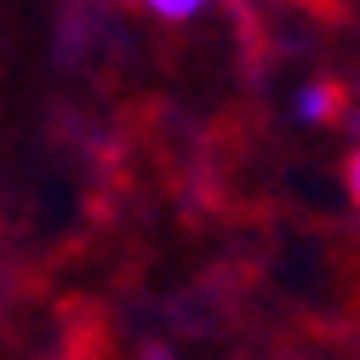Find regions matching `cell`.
Returning a JSON list of instances; mask_svg holds the SVG:
<instances>
[{
	"label": "cell",
	"mask_w": 360,
	"mask_h": 360,
	"mask_svg": "<svg viewBox=\"0 0 360 360\" xmlns=\"http://www.w3.org/2000/svg\"><path fill=\"white\" fill-rule=\"evenodd\" d=\"M338 109H343V92L326 86V80L297 86V98H292V115H297L303 126H326V120H338Z\"/></svg>",
	"instance_id": "1"
},
{
	"label": "cell",
	"mask_w": 360,
	"mask_h": 360,
	"mask_svg": "<svg viewBox=\"0 0 360 360\" xmlns=\"http://www.w3.org/2000/svg\"><path fill=\"white\" fill-rule=\"evenodd\" d=\"M349 195H354V206H360V149L349 155Z\"/></svg>",
	"instance_id": "3"
},
{
	"label": "cell",
	"mask_w": 360,
	"mask_h": 360,
	"mask_svg": "<svg viewBox=\"0 0 360 360\" xmlns=\"http://www.w3.org/2000/svg\"><path fill=\"white\" fill-rule=\"evenodd\" d=\"M143 12H155L160 23H195L200 12H212V0H138Z\"/></svg>",
	"instance_id": "2"
},
{
	"label": "cell",
	"mask_w": 360,
	"mask_h": 360,
	"mask_svg": "<svg viewBox=\"0 0 360 360\" xmlns=\"http://www.w3.org/2000/svg\"><path fill=\"white\" fill-rule=\"evenodd\" d=\"M309 6H321V0H309Z\"/></svg>",
	"instance_id": "4"
}]
</instances>
